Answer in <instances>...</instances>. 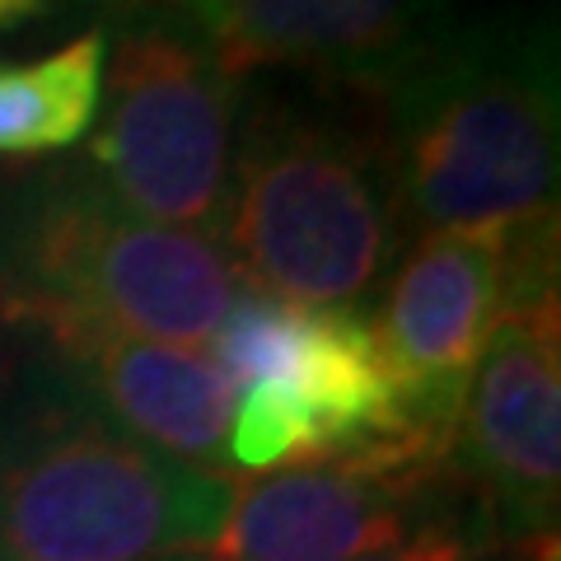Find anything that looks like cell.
Wrapping results in <instances>:
<instances>
[{"label": "cell", "mask_w": 561, "mask_h": 561, "mask_svg": "<svg viewBox=\"0 0 561 561\" xmlns=\"http://www.w3.org/2000/svg\"><path fill=\"white\" fill-rule=\"evenodd\" d=\"M393 202L416 230H515L552 216L561 169L557 24H454L375 94Z\"/></svg>", "instance_id": "cell-1"}, {"label": "cell", "mask_w": 561, "mask_h": 561, "mask_svg": "<svg viewBox=\"0 0 561 561\" xmlns=\"http://www.w3.org/2000/svg\"><path fill=\"white\" fill-rule=\"evenodd\" d=\"M216 239L267 300L351 309L398 253L383 131L262 99L239 131Z\"/></svg>", "instance_id": "cell-2"}, {"label": "cell", "mask_w": 561, "mask_h": 561, "mask_svg": "<svg viewBox=\"0 0 561 561\" xmlns=\"http://www.w3.org/2000/svg\"><path fill=\"white\" fill-rule=\"evenodd\" d=\"M239 305L220 239L122 210L90 169L33 183L0 243V313L33 328L84 323L202 346Z\"/></svg>", "instance_id": "cell-3"}, {"label": "cell", "mask_w": 561, "mask_h": 561, "mask_svg": "<svg viewBox=\"0 0 561 561\" xmlns=\"http://www.w3.org/2000/svg\"><path fill=\"white\" fill-rule=\"evenodd\" d=\"M234 482L103 416H38L0 445V561H179L225 529Z\"/></svg>", "instance_id": "cell-4"}, {"label": "cell", "mask_w": 561, "mask_h": 561, "mask_svg": "<svg viewBox=\"0 0 561 561\" xmlns=\"http://www.w3.org/2000/svg\"><path fill=\"white\" fill-rule=\"evenodd\" d=\"M90 173L108 197L154 225L220 230L230 187L239 80L206 33L173 5L136 0L103 51Z\"/></svg>", "instance_id": "cell-5"}, {"label": "cell", "mask_w": 561, "mask_h": 561, "mask_svg": "<svg viewBox=\"0 0 561 561\" xmlns=\"http://www.w3.org/2000/svg\"><path fill=\"white\" fill-rule=\"evenodd\" d=\"M454 445L491 542L557 561L561 519V328L557 295L501 313L468 379Z\"/></svg>", "instance_id": "cell-6"}, {"label": "cell", "mask_w": 561, "mask_h": 561, "mask_svg": "<svg viewBox=\"0 0 561 561\" xmlns=\"http://www.w3.org/2000/svg\"><path fill=\"white\" fill-rule=\"evenodd\" d=\"M449 449L383 440L234 486L206 561H356L440 524Z\"/></svg>", "instance_id": "cell-7"}, {"label": "cell", "mask_w": 561, "mask_h": 561, "mask_svg": "<svg viewBox=\"0 0 561 561\" xmlns=\"http://www.w3.org/2000/svg\"><path fill=\"white\" fill-rule=\"evenodd\" d=\"M511 230L426 234L398 267L375 346L398 421L416 440L454 449L468 379L505 313Z\"/></svg>", "instance_id": "cell-8"}, {"label": "cell", "mask_w": 561, "mask_h": 561, "mask_svg": "<svg viewBox=\"0 0 561 561\" xmlns=\"http://www.w3.org/2000/svg\"><path fill=\"white\" fill-rule=\"evenodd\" d=\"M210 342V360L234 379V389L276 383L295 398L313 426V463L383 440H416L398 421L375 332L356 309H300L267 295H243Z\"/></svg>", "instance_id": "cell-9"}, {"label": "cell", "mask_w": 561, "mask_h": 561, "mask_svg": "<svg viewBox=\"0 0 561 561\" xmlns=\"http://www.w3.org/2000/svg\"><path fill=\"white\" fill-rule=\"evenodd\" d=\"M206 33L225 70H313L379 94L440 33L454 0H169Z\"/></svg>", "instance_id": "cell-10"}, {"label": "cell", "mask_w": 561, "mask_h": 561, "mask_svg": "<svg viewBox=\"0 0 561 561\" xmlns=\"http://www.w3.org/2000/svg\"><path fill=\"white\" fill-rule=\"evenodd\" d=\"M43 332L108 426L192 468L216 472L225 463L239 389L210 356L84 323H51Z\"/></svg>", "instance_id": "cell-11"}, {"label": "cell", "mask_w": 561, "mask_h": 561, "mask_svg": "<svg viewBox=\"0 0 561 561\" xmlns=\"http://www.w3.org/2000/svg\"><path fill=\"white\" fill-rule=\"evenodd\" d=\"M108 33L94 28L33 66H0V154L61 150L94 127Z\"/></svg>", "instance_id": "cell-12"}, {"label": "cell", "mask_w": 561, "mask_h": 561, "mask_svg": "<svg viewBox=\"0 0 561 561\" xmlns=\"http://www.w3.org/2000/svg\"><path fill=\"white\" fill-rule=\"evenodd\" d=\"M472 552L468 534H459L449 519L440 524H426V529H416L412 538L393 542V548H379L370 557H356V561H463Z\"/></svg>", "instance_id": "cell-13"}, {"label": "cell", "mask_w": 561, "mask_h": 561, "mask_svg": "<svg viewBox=\"0 0 561 561\" xmlns=\"http://www.w3.org/2000/svg\"><path fill=\"white\" fill-rule=\"evenodd\" d=\"M51 10V0H0V28H14V24H28L38 14Z\"/></svg>", "instance_id": "cell-14"}, {"label": "cell", "mask_w": 561, "mask_h": 561, "mask_svg": "<svg viewBox=\"0 0 561 561\" xmlns=\"http://www.w3.org/2000/svg\"><path fill=\"white\" fill-rule=\"evenodd\" d=\"M463 561H542L524 548H505V542H482V548H472Z\"/></svg>", "instance_id": "cell-15"}]
</instances>
